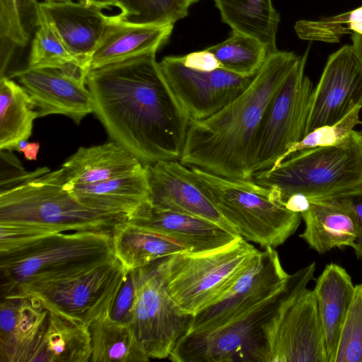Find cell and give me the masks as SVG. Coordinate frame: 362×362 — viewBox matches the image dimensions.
<instances>
[{
	"label": "cell",
	"mask_w": 362,
	"mask_h": 362,
	"mask_svg": "<svg viewBox=\"0 0 362 362\" xmlns=\"http://www.w3.org/2000/svg\"><path fill=\"white\" fill-rule=\"evenodd\" d=\"M114 255L112 231H67L39 236L0 252L3 296H15L32 286L71 277Z\"/></svg>",
	"instance_id": "3957f363"
},
{
	"label": "cell",
	"mask_w": 362,
	"mask_h": 362,
	"mask_svg": "<svg viewBox=\"0 0 362 362\" xmlns=\"http://www.w3.org/2000/svg\"><path fill=\"white\" fill-rule=\"evenodd\" d=\"M284 204L288 209L300 214L308 209L310 200L302 193H295L287 197Z\"/></svg>",
	"instance_id": "b9f144b4"
},
{
	"label": "cell",
	"mask_w": 362,
	"mask_h": 362,
	"mask_svg": "<svg viewBox=\"0 0 362 362\" xmlns=\"http://www.w3.org/2000/svg\"><path fill=\"white\" fill-rule=\"evenodd\" d=\"M134 272L136 293L130 326L150 359L168 358L187 333L193 316L177 306L156 262Z\"/></svg>",
	"instance_id": "7c38bea8"
},
{
	"label": "cell",
	"mask_w": 362,
	"mask_h": 362,
	"mask_svg": "<svg viewBox=\"0 0 362 362\" xmlns=\"http://www.w3.org/2000/svg\"><path fill=\"white\" fill-rule=\"evenodd\" d=\"M252 180L274 189L283 202L295 193L310 200L352 189L362 184V132L353 129L332 146L296 151Z\"/></svg>",
	"instance_id": "8992f818"
},
{
	"label": "cell",
	"mask_w": 362,
	"mask_h": 362,
	"mask_svg": "<svg viewBox=\"0 0 362 362\" xmlns=\"http://www.w3.org/2000/svg\"><path fill=\"white\" fill-rule=\"evenodd\" d=\"M62 167L0 192V223L37 226L54 232L112 231L124 214L102 211L79 202L66 187Z\"/></svg>",
	"instance_id": "277c9868"
},
{
	"label": "cell",
	"mask_w": 362,
	"mask_h": 362,
	"mask_svg": "<svg viewBox=\"0 0 362 362\" xmlns=\"http://www.w3.org/2000/svg\"><path fill=\"white\" fill-rule=\"evenodd\" d=\"M174 24L135 25L110 22L88 61V69H96L145 54L155 52L170 38Z\"/></svg>",
	"instance_id": "7402d4cb"
},
{
	"label": "cell",
	"mask_w": 362,
	"mask_h": 362,
	"mask_svg": "<svg viewBox=\"0 0 362 362\" xmlns=\"http://www.w3.org/2000/svg\"><path fill=\"white\" fill-rule=\"evenodd\" d=\"M42 339L33 362H89L92 346L89 327L48 310Z\"/></svg>",
	"instance_id": "4316f807"
},
{
	"label": "cell",
	"mask_w": 362,
	"mask_h": 362,
	"mask_svg": "<svg viewBox=\"0 0 362 362\" xmlns=\"http://www.w3.org/2000/svg\"><path fill=\"white\" fill-rule=\"evenodd\" d=\"M191 5L197 3L199 0H188Z\"/></svg>",
	"instance_id": "7dc6e473"
},
{
	"label": "cell",
	"mask_w": 362,
	"mask_h": 362,
	"mask_svg": "<svg viewBox=\"0 0 362 362\" xmlns=\"http://www.w3.org/2000/svg\"><path fill=\"white\" fill-rule=\"evenodd\" d=\"M261 251L221 297L195 314L187 332L212 329L250 312L283 289L289 278L275 248Z\"/></svg>",
	"instance_id": "5bb4252c"
},
{
	"label": "cell",
	"mask_w": 362,
	"mask_h": 362,
	"mask_svg": "<svg viewBox=\"0 0 362 362\" xmlns=\"http://www.w3.org/2000/svg\"><path fill=\"white\" fill-rule=\"evenodd\" d=\"M188 0H117V21L135 25L175 24L188 15Z\"/></svg>",
	"instance_id": "d6a6232c"
},
{
	"label": "cell",
	"mask_w": 362,
	"mask_h": 362,
	"mask_svg": "<svg viewBox=\"0 0 362 362\" xmlns=\"http://www.w3.org/2000/svg\"><path fill=\"white\" fill-rule=\"evenodd\" d=\"M305 230L299 235L315 251L353 247L362 239V229L353 216L333 198L310 199L300 213Z\"/></svg>",
	"instance_id": "603a6c76"
},
{
	"label": "cell",
	"mask_w": 362,
	"mask_h": 362,
	"mask_svg": "<svg viewBox=\"0 0 362 362\" xmlns=\"http://www.w3.org/2000/svg\"><path fill=\"white\" fill-rule=\"evenodd\" d=\"M189 168L195 184L247 241L276 248L298 229L300 214L288 209L272 189L252 180L230 179Z\"/></svg>",
	"instance_id": "5b68a950"
},
{
	"label": "cell",
	"mask_w": 362,
	"mask_h": 362,
	"mask_svg": "<svg viewBox=\"0 0 362 362\" xmlns=\"http://www.w3.org/2000/svg\"><path fill=\"white\" fill-rule=\"evenodd\" d=\"M78 2L98 7L101 9L116 7L117 0H78Z\"/></svg>",
	"instance_id": "f6af8a7d"
},
{
	"label": "cell",
	"mask_w": 362,
	"mask_h": 362,
	"mask_svg": "<svg viewBox=\"0 0 362 362\" xmlns=\"http://www.w3.org/2000/svg\"><path fill=\"white\" fill-rule=\"evenodd\" d=\"M222 21L232 32L262 42L269 54L276 52V33L280 16L272 0H214Z\"/></svg>",
	"instance_id": "f1b7e54d"
},
{
	"label": "cell",
	"mask_w": 362,
	"mask_h": 362,
	"mask_svg": "<svg viewBox=\"0 0 362 362\" xmlns=\"http://www.w3.org/2000/svg\"><path fill=\"white\" fill-rule=\"evenodd\" d=\"M37 0H0V78L28 68L30 42L40 25Z\"/></svg>",
	"instance_id": "44dd1931"
},
{
	"label": "cell",
	"mask_w": 362,
	"mask_h": 362,
	"mask_svg": "<svg viewBox=\"0 0 362 362\" xmlns=\"http://www.w3.org/2000/svg\"><path fill=\"white\" fill-rule=\"evenodd\" d=\"M286 286L287 283L274 296L229 322L186 333L168 359L173 362H257L263 344L264 325L276 311Z\"/></svg>",
	"instance_id": "8fae6325"
},
{
	"label": "cell",
	"mask_w": 362,
	"mask_h": 362,
	"mask_svg": "<svg viewBox=\"0 0 362 362\" xmlns=\"http://www.w3.org/2000/svg\"><path fill=\"white\" fill-rule=\"evenodd\" d=\"M352 49L362 65V35L353 33L351 35Z\"/></svg>",
	"instance_id": "ee69618b"
},
{
	"label": "cell",
	"mask_w": 362,
	"mask_h": 362,
	"mask_svg": "<svg viewBox=\"0 0 362 362\" xmlns=\"http://www.w3.org/2000/svg\"><path fill=\"white\" fill-rule=\"evenodd\" d=\"M294 30L301 40L328 43L339 42L344 35H362V6L319 20L298 21Z\"/></svg>",
	"instance_id": "e575fe53"
},
{
	"label": "cell",
	"mask_w": 362,
	"mask_h": 362,
	"mask_svg": "<svg viewBox=\"0 0 362 362\" xmlns=\"http://www.w3.org/2000/svg\"><path fill=\"white\" fill-rule=\"evenodd\" d=\"M128 272L114 255L76 275L32 286L12 297H34L47 310L89 327L110 312Z\"/></svg>",
	"instance_id": "30bf717a"
},
{
	"label": "cell",
	"mask_w": 362,
	"mask_h": 362,
	"mask_svg": "<svg viewBox=\"0 0 362 362\" xmlns=\"http://www.w3.org/2000/svg\"><path fill=\"white\" fill-rule=\"evenodd\" d=\"M89 331L91 362H146L150 359L133 328L113 320L110 312L95 320Z\"/></svg>",
	"instance_id": "f546056e"
},
{
	"label": "cell",
	"mask_w": 362,
	"mask_h": 362,
	"mask_svg": "<svg viewBox=\"0 0 362 362\" xmlns=\"http://www.w3.org/2000/svg\"><path fill=\"white\" fill-rule=\"evenodd\" d=\"M146 167L151 205L211 221L238 235L195 184L189 167L177 160L158 161Z\"/></svg>",
	"instance_id": "2e32d148"
},
{
	"label": "cell",
	"mask_w": 362,
	"mask_h": 362,
	"mask_svg": "<svg viewBox=\"0 0 362 362\" xmlns=\"http://www.w3.org/2000/svg\"><path fill=\"white\" fill-rule=\"evenodd\" d=\"M357 107H362V65L346 45L329 55L313 89L305 135L339 122Z\"/></svg>",
	"instance_id": "9a60e30c"
},
{
	"label": "cell",
	"mask_w": 362,
	"mask_h": 362,
	"mask_svg": "<svg viewBox=\"0 0 362 362\" xmlns=\"http://www.w3.org/2000/svg\"><path fill=\"white\" fill-rule=\"evenodd\" d=\"M143 163L122 145L112 141L80 147L62 165L67 186L97 182L128 175Z\"/></svg>",
	"instance_id": "cb8c5ba5"
},
{
	"label": "cell",
	"mask_w": 362,
	"mask_h": 362,
	"mask_svg": "<svg viewBox=\"0 0 362 362\" xmlns=\"http://www.w3.org/2000/svg\"><path fill=\"white\" fill-rule=\"evenodd\" d=\"M160 71L190 122L211 117L238 98L255 76H242L223 68L203 71L186 67L180 56L158 62Z\"/></svg>",
	"instance_id": "4fadbf2b"
},
{
	"label": "cell",
	"mask_w": 362,
	"mask_h": 362,
	"mask_svg": "<svg viewBox=\"0 0 362 362\" xmlns=\"http://www.w3.org/2000/svg\"><path fill=\"white\" fill-rule=\"evenodd\" d=\"M206 49L214 54L222 68L242 76L256 75L269 55L262 42L234 32L224 41Z\"/></svg>",
	"instance_id": "1f68e13d"
},
{
	"label": "cell",
	"mask_w": 362,
	"mask_h": 362,
	"mask_svg": "<svg viewBox=\"0 0 362 362\" xmlns=\"http://www.w3.org/2000/svg\"><path fill=\"white\" fill-rule=\"evenodd\" d=\"M49 170L45 167L37 168L35 171L26 172L11 151L1 150V191L20 185Z\"/></svg>",
	"instance_id": "f35d334b"
},
{
	"label": "cell",
	"mask_w": 362,
	"mask_h": 362,
	"mask_svg": "<svg viewBox=\"0 0 362 362\" xmlns=\"http://www.w3.org/2000/svg\"><path fill=\"white\" fill-rule=\"evenodd\" d=\"M260 252L239 236L212 250L180 252L156 264L177 306L194 316L225 294Z\"/></svg>",
	"instance_id": "52a82bcc"
},
{
	"label": "cell",
	"mask_w": 362,
	"mask_h": 362,
	"mask_svg": "<svg viewBox=\"0 0 362 362\" xmlns=\"http://www.w3.org/2000/svg\"><path fill=\"white\" fill-rule=\"evenodd\" d=\"M40 8L70 54L88 71V61L110 22L98 7L71 0L40 2Z\"/></svg>",
	"instance_id": "ffe728a7"
},
{
	"label": "cell",
	"mask_w": 362,
	"mask_h": 362,
	"mask_svg": "<svg viewBox=\"0 0 362 362\" xmlns=\"http://www.w3.org/2000/svg\"><path fill=\"white\" fill-rule=\"evenodd\" d=\"M351 277L337 264H327L313 289L325 332L328 362H335L339 339L354 291Z\"/></svg>",
	"instance_id": "484cf974"
},
{
	"label": "cell",
	"mask_w": 362,
	"mask_h": 362,
	"mask_svg": "<svg viewBox=\"0 0 362 362\" xmlns=\"http://www.w3.org/2000/svg\"><path fill=\"white\" fill-rule=\"evenodd\" d=\"M315 262L289 276L286 291L264 325L257 362H328L325 332L313 290Z\"/></svg>",
	"instance_id": "ba28073f"
},
{
	"label": "cell",
	"mask_w": 362,
	"mask_h": 362,
	"mask_svg": "<svg viewBox=\"0 0 362 362\" xmlns=\"http://www.w3.org/2000/svg\"><path fill=\"white\" fill-rule=\"evenodd\" d=\"M300 57L292 52L269 54L238 98L211 117L190 122L180 161L221 177L252 180L262 118Z\"/></svg>",
	"instance_id": "7a4b0ae2"
},
{
	"label": "cell",
	"mask_w": 362,
	"mask_h": 362,
	"mask_svg": "<svg viewBox=\"0 0 362 362\" xmlns=\"http://www.w3.org/2000/svg\"><path fill=\"white\" fill-rule=\"evenodd\" d=\"M335 362H362V284L354 286L341 331Z\"/></svg>",
	"instance_id": "d590c367"
},
{
	"label": "cell",
	"mask_w": 362,
	"mask_h": 362,
	"mask_svg": "<svg viewBox=\"0 0 362 362\" xmlns=\"http://www.w3.org/2000/svg\"><path fill=\"white\" fill-rule=\"evenodd\" d=\"M72 64L84 68L70 54L50 21L40 10V25L29 47L28 68L63 69Z\"/></svg>",
	"instance_id": "836d02e7"
},
{
	"label": "cell",
	"mask_w": 362,
	"mask_h": 362,
	"mask_svg": "<svg viewBox=\"0 0 362 362\" xmlns=\"http://www.w3.org/2000/svg\"><path fill=\"white\" fill-rule=\"evenodd\" d=\"M65 186L79 202L88 207L127 216L148 200L149 197L144 164L124 176L90 184Z\"/></svg>",
	"instance_id": "d4e9b609"
},
{
	"label": "cell",
	"mask_w": 362,
	"mask_h": 362,
	"mask_svg": "<svg viewBox=\"0 0 362 362\" xmlns=\"http://www.w3.org/2000/svg\"><path fill=\"white\" fill-rule=\"evenodd\" d=\"M48 310L34 297H4L0 305V361L33 362Z\"/></svg>",
	"instance_id": "d6986e66"
},
{
	"label": "cell",
	"mask_w": 362,
	"mask_h": 362,
	"mask_svg": "<svg viewBox=\"0 0 362 362\" xmlns=\"http://www.w3.org/2000/svg\"><path fill=\"white\" fill-rule=\"evenodd\" d=\"M112 243L115 255L127 271L146 267L174 254L189 252L175 240L127 221L118 223L112 228Z\"/></svg>",
	"instance_id": "83f0119b"
},
{
	"label": "cell",
	"mask_w": 362,
	"mask_h": 362,
	"mask_svg": "<svg viewBox=\"0 0 362 362\" xmlns=\"http://www.w3.org/2000/svg\"><path fill=\"white\" fill-rule=\"evenodd\" d=\"M37 112L24 88L0 78V150H16L31 136Z\"/></svg>",
	"instance_id": "4dcf8cb0"
},
{
	"label": "cell",
	"mask_w": 362,
	"mask_h": 362,
	"mask_svg": "<svg viewBox=\"0 0 362 362\" xmlns=\"http://www.w3.org/2000/svg\"><path fill=\"white\" fill-rule=\"evenodd\" d=\"M127 221L175 240L190 252L212 250L240 236L211 221L155 207L148 200L129 214Z\"/></svg>",
	"instance_id": "ac0fdd59"
},
{
	"label": "cell",
	"mask_w": 362,
	"mask_h": 362,
	"mask_svg": "<svg viewBox=\"0 0 362 362\" xmlns=\"http://www.w3.org/2000/svg\"><path fill=\"white\" fill-rule=\"evenodd\" d=\"M40 148V144L38 142H27V141H22L16 150L22 152L26 160H35Z\"/></svg>",
	"instance_id": "7bdbcfd3"
},
{
	"label": "cell",
	"mask_w": 362,
	"mask_h": 362,
	"mask_svg": "<svg viewBox=\"0 0 362 362\" xmlns=\"http://www.w3.org/2000/svg\"><path fill=\"white\" fill-rule=\"evenodd\" d=\"M70 0H44L45 2L47 3H59V2H65Z\"/></svg>",
	"instance_id": "bcb514c9"
},
{
	"label": "cell",
	"mask_w": 362,
	"mask_h": 362,
	"mask_svg": "<svg viewBox=\"0 0 362 362\" xmlns=\"http://www.w3.org/2000/svg\"><path fill=\"white\" fill-rule=\"evenodd\" d=\"M16 77L29 95L37 117L63 115L78 124L93 112L86 82L63 70L27 68Z\"/></svg>",
	"instance_id": "e0dca14e"
},
{
	"label": "cell",
	"mask_w": 362,
	"mask_h": 362,
	"mask_svg": "<svg viewBox=\"0 0 362 362\" xmlns=\"http://www.w3.org/2000/svg\"><path fill=\"white\" fill-rule=\"evenodd\" d=\"M308 50L300 56L262 118L252 152V177L279 164L305 136L313 83L305 75Z\"/></svg>",
	"instance_id": "9c48e42d"
},
{
	"label": "cell",
	"mask_w": 362,
	"mask_h": 362,
	"mask_svg": "<svg viewBox=\"0 0 362 362\" xmlns=\"http://www.w3.org/2000/svg\"><path fill=\"white\" fill-rule=\"evenodd\" d=\"M136 286L134 270L129 271L117 294L110 315L119 322L131 324L136 300Z\"/></svg>",
	"instance_id": "74e56055"
},
{
	"label": "cell",
	"mask_w": 362,
	"mask_h": 362,
	"mask_svg": "<svg viewBox=\"0 0 362 362\" xmlns=\"http://www.w3.org/2000/svg\"><path fill=\"white\" fill-rule=\"evenodd\" d=\"M180 59L186 67L198 71H210L222 68L214 54L206 49L180 56Z\"/></svg>",
	"instance_id": "60d3db41"
},
{
	"label": "cell",
	"mask_w": 362,
	"mask_h": 362,
	"mask_svg": "<svg viewBox=\"0 0 362 362\" xmlns=\"http://www.w3.org/2000/svg\"><path fill=\"white\" fill-rule=\"evenodd\" d=\"M156 54L90 70L86 78L93 112L110 137L144 165L180 159L190 124Z\"/></svg>",
	"instance_id": "6da1fadb"
},
{
	"label": "cell",
	"mask_w": 362,
	"mask_h": 362,
	"mask_svg": "<svg viewBox=\"0 0 362 362\" xmlns=\"http://www.w3.org/2000/svg\"><path fill=\"white\" fill-rule=\"evenodd\" d=\"M361 108H354L344 118L334 124L318 127L307 134L301 141L287 151L284 160L296 151L332 146L341 141L350 134L354 127L360 123L358 115Z\"/></svg>",
	"instance_id": "8d00e7d4"
},
{
	"label": "cell",
	"mask_w": 362,
	"mask_h": 362,
	"mask_svg": "<svg viewBox=\"0 0 362 362\" xmlns=\"http://www.w3.org/2000/svg\"><path fill=\"white\" fill-rule=\"evenodd\" d=\"M339 204L355 218L362 229V184L334 197ZM352 248L358 259H362V239L356 242Z\"/></svg>",
	"instance_id": "ab89813d"
}]
</instances>
